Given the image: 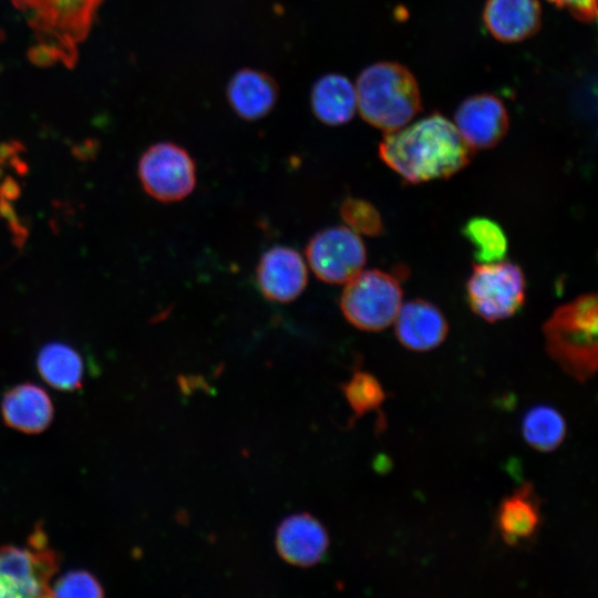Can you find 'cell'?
Segmentation results:
<instances>
[{
	"label": "cell",
	"instance_id": "cell-1",
	"mask_svg": "<svg viewBox=\"0 0 598 598\" xmlns=\"http://www.w3.org/2000/svg\"><path fill=\"white\" fill-rule=\"evenodd\" d=\"M472 153L454 123L440 113L386 132L378 147L381 161L410 184L448 178L470 163Z\"/></svg>",
	"mask_w": 598,
	"mask_h": 598
},
{
	"label": "cell",
	"instance_id": "cell-2",
	"mask_svg": "<svg viewBox=\"0 0 598 598\" xmlns=\"http://www.w3.org/2000/svg\"><path fill=\"white\" fill-rule=\"evenodd\" d=\"M31 28L37 43L31 59L38 64L72 66L79 45L92 29L104 0H12Z\"/></svg>",
	"mask_w": 598,
	"mask_h": 598
},
{
	"label": "cell",
	"instance_id": "cell-3",
	"mask_svg": "<svg viewBox=\"0 0 598 598\" xmlns=\"http://www.w3.org/2000/svg\"><path fill=\"white\" fill-rule=\"evenodd\" d=\"M354 86L361 117L385 133L406 125L422 111L417 80L401 63L370 64L360 72Z\"/></svg>",
	"mask_w": 598,
	"mask_h": 598
},
{
	"label": "cell",
	"instance_id": "cell-4",
	"mask_svg": "<svg viewBox=\"0 0 598 598\" xmlns=\"http://www.w3.org/2000/svg\"><path fill=\"white\" fill-rule=\"evenodd\" d=\"M545 346L551 359L578 382L597 370L598 302L585 293L557 307L543 326Z\"/></svg>",
	"mask_w": 598,
	"mask_h": 598
},
{
	"label": "cell",
	"instance_id": "cell-5",
	"mask_svg": "<svg viewBox=\"0 0 598 598\" xmlns=\"http://www.w3.org/2000/svg\"><path fill=\"white\" fill-rule=\"evenodd\" d=\"M59 566L60 557L41 527L24 547L0 546V598L52 597L51 580Z\"/></svg>",
	"mask_w": 598,
	"mask_h": 598
},
{
	"label": "cell",
	"instance_id": "cell-6",
	"mask_svg": "<svg viewBox=\"0 0 598 598\" xmlns=\"http://www.w3.org/2000/svg\"><path fill=\"white\" fill-rule=\"evenodd\" d=\"M403 291L399 279L386 271H360L341 293L340 308L344 318L362 331H381L393 323Z\"/></svg>",
	"mask_w": 598,
	"mask_h": 598
},
{
	"label": "cell",
	"instance_id": "cell-7",
	"mask_svg": "<svg viewBox=\"0 0 598 598\" xmlns=\"http://www.w3.org/2000/svg\"><path fill=\"white\" fill-rule=\"evenodd\" d=\"M526 277L515 262L476 264L466 280V300L472 311L488 322L508 319L525 303Z\"/></svg>",
	"mask_w": 598,
	"mask_h": 598
},
{
	"label": "cell",
	"instance_id": "cell-8",
	"mask_svg": "<svg viewBox=\"0 0 598 598\" xmlns=\"http://www.w3.org/2000/svg\"><path fill=\"white\" fill-rule=\"evenodd\" d=\"M137 175L143 189L162 203L179 202L196 186V164L186 148L158 142L140 157Z\"/></svg>",
	"mask_w": 598,
	"mask_h": 598
},
{
	"label": "cell",
	"instance_id": "cell-9",
	"mask_svg": "<svg viewBox=\"0 0 598 598\" xmlns=\"http://www.w3.org/2000/svg\"><path fill=\"white\" fill-rule=\"evenodd\" d=\"M306 256L318 279L328 283H346L362 270L367 249L353 230L334 226L321 229L310 238Z\"/></svg>",
	"mask_w": 598,
	"mask_h": 598
},
{
	"label": "cell",
	"instance_id": "cell-10",
	"mask_svg": "<svg viewBox=\"0 0 598 598\" xmlns=\"http://www.w3.org/2000/svg\"><path fill=\"white\" fill-rule=\"evenodd\" d=\"M453 123L472 151L487 150L504 138L509 127V116L498 96L477 93L457 106Z\"/></svg>",
	"mask_w": 598,
	"mask_h": 598
},
{
	"label": "cell",
	"instance_id": "cell-11",
	"mask_svg": "<svg viewBox=\"0 0 598 598\" xmlns=\"http://www.w3.org/2000/svg\"><path fill=\"white\" fill-rule=\"evenodd\" d=\"M256 279L262 296L275 302H290L305 290L307 267L293 248L275 246L262 254L256 268Z\"/></svg>",
	"mask_w": 598,
	"mask_h": 598
},
{
	"label": "cell",
	"instance_id": "cell-12",
	"mask_svg": "<svg viewBox=\"0 0 598 598\" xmlns=\"http://www.w3.org/2000/svg\"><path fill=\"white\" fill-rule=\"evenodd\" d=\"M393 322L398 341L411 351L433 350L448 333L444 313L425 299H413L402 303Z\"/></svg>",
	"mask_w": 598,
	"mask_h": 598
},
{
	"label": "cell",
	"instance_id": "cell-13",
	"mask_svg": "<svg viewBox=\"0 0 598 598\" xmlns=\"http://www.w3.org/2000/svg\"><path fill=\"white\" fill-rule=\"evenodd\" d=\"M482 17L495 40L518 43L539 31L542 7L539 0H486Z\"/></svg>",
	"mask_w": 598,
	"mask_h": 598
},
{
	"label": "cell",
	"instance_id": "cell-14",
	"mask_svg": "<svg viewBox=\"0 0 598 598\" xmlns=\"http://www.w3.org/2000/svg\"><path fill=\"white\" fill-rule=\"evenodd\" d=\"M276 546L286 561L307 567L322 559L329 537L318 519L302 513L281 522L276 534Z\"/></svg>",
	"mask_w": 598,
	"mask_h": 598
},
{
	"label": "cell",
	"instance_id": "cell-15",
	"mask_svg": "<svg viewBox=\"0 0 598 598\" xmlns=\"http://www.w3.org/2000/svg\"><path fill=\"white\" fill-rule=\"evenodd\" d=\"M279 87L268 73L243 68L234 73L226 86V99L231 110L245 121H257L276 106Z\"/></svg>",
	"mask_w": 598,
	"mask_h": 598
},
{
	"label": "cell",
	"instance_id": "cell-16",
	"mask_svg": "<svg viewBox=\"0 0 598 598\" xmlns=\"http://www.w3.org/2000/svg\"><path fill=\"white\" fill-rule=\"evenodd\" d=\"M3 422L25 434H39L52 423L53 402L48 392L30 382L9 389L1 400Z\"/></svg>",
	"mask_w": 598,
	"mask_h": 598
},
{
	"label": "cell",
	"instance_id": "cell-17",
	"mask_svg": "<svg viewBox=\"0 0 598 598\" xmlns=\"http://www.w3.org/2000/svg\"><path fill=\"white\" fill-rule=\"evenodd\" d=\"M540 501L530 483H524L499 504L496 523L503 540L511 546L534 537L540 526Z\"/></svg>",
	"mask_w": 598,
	"mask_h": 598
},
{
	"label": "cell",
	"instance_id": "cell-18",
	"mask_svg": "<svg viewBox=\"0 0 598 598\" xmlns=\"http://www.w3.org/2000/svg\"><path fill=\"white\" fill-rule=\"evenodd\" d=\"M310 107L315 117L326 125L346 124L358 111L355 86L342 74H324L311 87Z\"/></svg>",
	"mask_w": 598,
	"mask_h": 598
},
{
	"label": "cell",
	"instance_id": "cell-19",
	"mask_svg": "<svg viewBox=\"0 0 598 598\" xmlns=\"http://www.w3.org/2000/svg\"><path fill=\"white\" fill-rule=\"evenodd\" d=\"M40 377L52 388L73 392L82 388L84 362L70 344L60 341L45 343L35 360Z\"/></svg>",
	"mask_w": 598,
	"mask_h": 598
},
{
	"label": "cell",
	"instance_id": "cell-20",
	"mask_svg": "<svg viewBox=\"0 0 598 598\" xmlns=\"http://www.w3.org/2000/svg\"><path fill=\"white\" fill-rule=\"evenodd\" d=\"M564 416L549 405L530 409L522 422V433L527 444L540 452H551L563 443L566 436Z\"/></svg>",
	"mask_w": 598,
	"mask_h": 598
},
{
	"label": "cell",
	"instance_id": "cell-21",
	"mask_svg": "<svg viewBox=\"0 0 598 598\" xmlns=\"http://www.w3.org/2000/svg\"><path fill=\"white\" fill-rule=\"evenodd\" d=\"M462 235L472 246L475 260L481 264L503 260L507 252L506 234L492 218H470L462 227Z\"/></svg>",
	"mask_w": 598,
	"mask_h": 598
},
{
	"label": "cell",
	"instance_id": "cell-22",
	"mask_svg": "<svg viewBox=\"0 0 598 598\" xmlns=\"http://www.w3.org/2000/svg\"><path fill=\"white\" fill-rule=\"evenodd\" d=\"M341 390L355 419L369 412L380 411L386 400V393L379 380L370 372L362 370L355 371L341 385Z\"/></svg>",
	"mask_w": 598,
	"mask_h": 598
},
{
	"label": "cell",
	"instance_id": "cell-23",
	"mask_svg": "<svg viewBox=\"0 0 598 598\" xmlns=\"http://www.w3.org/2000/svg\"><path fill=\"white\" fill-rule=\"evenodd\" d=\"M340 215L348 228L358 235L375 237L383 233L382 216L378 208L367 199L347 197L341 203Z\"/></svg>",
	"mask_w": 598,
	"mask_h": 598
},
{
	"label": "cell",
	"instance_id": "cell-24",
	"mask_svg": "<svg viewBox=\"0 0 598 598\" xmlns=\"http://www.w3.org/2000/svg\"><path fill=\"white\" fill-rule=\"evenodd\" d=\"M52 597H103L104 588L99 579L86 570H71L51 586Z\"/></svg>",
	"mask_w": 598,
	"mask_h": 598
},
{
	"label": "cell",
	"instance_id": "cell-25",
	"mask_svg": "<svg viewBox=\"0 0 598 598\" xmlns=\"http://www.w3.org/2000/svg\"><path fill=\"white\" fill-rule=\"evenodd\" d=\"M559 9L566 10L580 22H594L597 17V0H547Z\"/></svg>",
	"mask_w": 598,
	"mask_h": 598
},
{
	"label": "cell",
	"instance_id": "cell-26",
	"mask_svg": "<svg viewBox=\"0 0 598 598\" xmlns=\"http://www.w3.org/2000/svg\"><path fill=\"white\" fill-rule=\"evenodd\" d=\"M17 154L13 145H2L0 144V175L2 173V169L4 167V164L7 159Z\"/></svg>",
	"mask_w": 598,
	"mask_h": 598
}]
</instances>
